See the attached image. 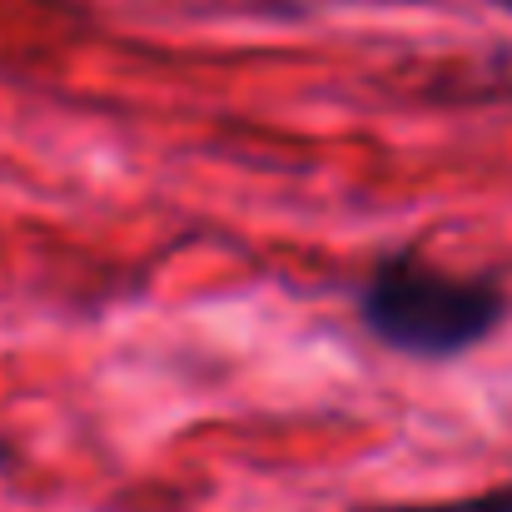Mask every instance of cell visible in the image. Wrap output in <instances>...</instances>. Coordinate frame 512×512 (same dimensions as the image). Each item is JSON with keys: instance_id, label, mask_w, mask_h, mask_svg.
Returning a JSON list of instances; mask_svg holds the SVG:
<instances>
[{"instance_id": "cell-1", "label": "cell", "mask_w": 512, "mask_h": 512, "mask_svg": "<svg viewBox=\"0 0 512 512\" xmlns=\"http://www.w3.org/2000/svg\"><path fill=\"white\" fill-rule=\"evenodd\" d=\"M368 334L408 358H458L498 334L508 294L493 279H468L428 264L423 254L383 259L358 299Z\"/></svg>"}, {"instance_id": "cell-2", "label": "cell", "mask_w": 512, "mask_h": 512, "mask_svg": "<svg viewBox=\"0 0 512 512\" xmlns=\"http://www.w3.org/2000/svg\"><path fill=\"white\" fill-rule=\"evenodd\" d=\"M363 512H512V483L473 493V498H453V503H393V508H363Z\"/></svg>"}]
</instances>
